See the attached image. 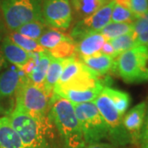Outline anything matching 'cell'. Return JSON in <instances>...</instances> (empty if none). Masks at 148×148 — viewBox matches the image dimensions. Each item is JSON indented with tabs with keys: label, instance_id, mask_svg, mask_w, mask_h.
<instances>
[{
	"label": "cell",
	"instance_id": "1",
	"mask_svg": "<svg viewBox=\"0 0 148 148\" xmlns=\"http://www.w3.org/2000/svg\"><path fill=\"white\" fill-rule=\"evenodd\" d=\"M50 102L49 116L64 142V148L82 147L84 137L73 104L56 95H52Z\"/></svg>",
	"mask_w": 148,
	"mask_h": 148
},
{
	"label": "cell",
	"instance_id": "2",
	"mask_svg": "<svg viewBox=\"0 0 148 148\" xmlns=\"http://www.w3.org/2000/svg\"><path fill=\"white\" fill-rule=\"evenodd\" d=\"M127 83L148 81V49L147 45H138L115 58L114 71Z\"/></svg>",
	"mask_w": 148,
	"mask_h": 148
},
{
	"label": "cell",
	"instance_id": "3",
	"mask_svg": "<svg viewBox=\"0 0 148 148\" xmlns=\"http://www.w3.org/2000/svg\"><path fill=\"white\" fill-rule=\"evenodd\" d=\"M43 0H0V10L6 27L15 32L21 26L43 21Z\"/></svg>",
	"mask_w": 148,
	"mask_h": 148
},
{
	"label": "cell",
	"instance_id": "4",
	"mask_svg": "<svg viewBox=\"0 0 148 148\" xmlns=\"http://www.w3.org/2000/svg\"><path fill=\"white\" fill-rule=\"evenodd\" d=\"M50 101L51 97L42 88L32 84L26 75L21 77L16 102L19 103L32 118L38 121L49 119Z\"/></svg>",
	"mask_w": 148,
	"mask_h": 148
},
{
	"label": "cell",
	"instance_id": "5",
	"mask_svg": "<svg viewBox=\"0 0 148 148\" xmlns=\"http://www.w3.org/2000/svg\"><path fill=\"white\" fill-rule=\"evenodd\" d=\"M84 137L85 144L100 143L109 138V128L95 102L73 105Z\"/></svg>",
	"mask_w": 148,
	"mask_h": 148
},
{
	"label": "cell",
	"instance_id": "6",
	"mask_svg": "<svg viewBox=\"0 0 148 148\" xmlns=\"http://www.w3.org/2000/svg\"><path fill=\"white\" fill-rule=\"evenodd\" d=\"M94 102L109 128L108 140L110 143L118 147L131 143V139L123 125V116L118 112L104 89Z\"/></svg>",
	"mask_w": 148,
	"mask_h": 148
},
{
	"label": "cell",
	"instance_id": "7",
	"mask_svg": "<svg viewBox=\"0 0 148 148\" xmlns=\"http://www.w3.org/2000/svg\"><path fill=\"white\" fill-rule=\"evenodd\" d=\"M43 21L56 30L69 29L73 21L70 0H43Z\"/></svg>",
	"mask_w": 148,
	"mask_h": 148
},
{
	"label": "cell",
	"instance_id": "8",
	"mask_svg": "<svg viewBox=\"0 0 148 148\" xmlns=\"http://www.w3.org/2000/svg\"><path fill=\"white\" fill-rule=\"evenodd\" d=\"M115 5L114 0L95 12L92 15L78 21L73 28L70 36L77 43L85 36L99 32L111 21V15Z\"/></svg>",
	"mask_w": 148,
	"mask_h": 148
},
{
	"label": "cell",
	"instance_id": "9",
	"mask_svg": "<svg viewBox=\"0 0 148 148\" xmlns=\"http://www.w3.org/2000/svg\"><path fill=\"white\" fill-rule=\"evenodd\" d=\"M21 75L13 69L0 74V117L9 116L16 106Z\"/></svg>",
	"mask_w": 148,
	"mask_h": 148
},
{
	"label": "cell",
	"instance_id": "10",
	"mask_svg": "<svg viewBox=\"0 0 148 148\" xmlns=\"http://www.w3.org/2000/svg\"><path fill=\"white\" fill-rule=\"evenodd\" d=\"M147 113V102L143 101L132 107L123 117V125L131 139V143L138 144Z\"/></svg>",
	"mask_w": 148,
	"mask_h": 148
},
{
	"label": "cell",
	"instance_id": "11",
	"mask_svg": "<svg viewBox=\"0 0 148 148\" xmlns=\"http://www.w3.org/2000/svg\"><path fill=\"white\" fill-rule=\"evenodd\" d=\"M106 39L99 32L90 33L81 38L76 43V54L77 59L88 58L100 53Z\"/></svg>",
	"mask_w": 148,
	"mask_h": 148
},
{
	"label": "cell",
	"instance_id": "12",
	"mask_svg": "<svg viewBox=\"0 0 148 148\" xmlns=\"http://www.w3.org/2000/svg\"><path fill=\"white\" fill-rule=\"evenodd\" d=\"M6 60L14 64L17 69L21 70L31 60V53H28L23 49L13 43L9 37L6 36L2 40L0 45Z\"/></svg>",
	"mask_w": 148,
	"mask_h": 148
},
{
	"label": "cell",
	"instance_id": "13",
	"mask_svg": "<svg viewBox=\"0 0 148 148\" xmlns=\"http://www.w3.org/2000/svg\"><path fill=\"white\" fill-rule=\"evenodd\" d=\"M79 60L94 72L98 77H104L109 73L114 71L115 58L110 56L98 53L95 56L82 58Z\"/></svg>",
	"mask_w": 148,
	"mask_h": 148
},
{
	"label": "cell",
	"instance_id": "14",
	"mask_svg": "<svg viewBox=\"0 0 148 148\" xmlns=\"http://www.w3.org/2000/svg\"><path fill=\"white\" fill-rule=\"evenodd\" d=\"M112 1L114 0H70V3L75 17L81 21L92 15Z\"/></svg>",
	"mask_w": 148,
	"mask_h": 148
},
{
	"label": "cell",
	"instance_id": "15",
	"mask_svg": "<svg viewBox=\"0 0 148 148\" xmlns=\"http://www.w3.org/2000/svg\"><path fill=\"white\" fill-rule=\"evenodd\" d=\"M0 148H25L8 116L0 117Z\"/></svg>",
	"mask_w": 148,
	"mask_h": 148
},
{
	"label": "cell",
	"instance_id": "16",
	"mask_svg": "<svg viewBox=\"0 0 148 148\" xmlns=\"http://www.w3.org/2000/svg\"><path fill=\"white\" fill-rule=\"evenodd\" d=\"M68 58H53L51 61L43 85V90L49 97H52L53 95L54 87L59 81L62 72L67 64Z\"/></svg>",
	"mask_w": 148,
	"mask_h": 148
},
{
	"label": "cell",
	"instance_id": "17",
	"mask_svg": "<svg viewBox=\"0 0 148 148\" xmlns=\"http://www.w3.org/2000/svg\"><path fill=\"white\" fill-rule=\"evenodd\" d=\"M53 58V56L49 53L48 50H45L40 53L39 60L36 67L32 70V73L27 76L32 84L43 89V85L45 80L48 69L51 64Z\"/></svg>",
	"mask_w": 148,
	"mask_h": 148
},
{
	"label": "cell",
	"instance_id": "18",
	"mask_svg": "<svg viewBox=\"0 0 148 148\" xmlns=\"http://www.w3.org/2000/svg\"><path fill=\"white\" fill-rule=\"evenodd\" d=\"M71 39L72 37L70 36L64 34L61 31L50 28V29H47L44 32L42 36L39 38L37 41L39 45L45 50L51 51L56 47H58L60 44L69 40Z\"/></svg>",
	"mask_w": 148,
	"mask_h": 148
},
{
	"label": "cell",
	"instance_id": "19",
	"mask_svg": "<svg viewBox=\"0 0 148 148\" xmlns=\"http://www.w3.org/2000/svg\"><path fill=\"white\" fill-rule=\"evenodd\" d=\"M104 90L110 98L118 112L123 116L131 103V97L129 94L123 90L111 88L110 86L105 87Z\"/></svg>",
	"mask_w": 148,
	"mask_h": 148
},
{
	"label": "cell",
	"instance_id": "20",
	"mask_svg": "<svg viewBox=\"0 0 148 148\" xmlns=\"http://www.w3.org/2000/svg\"><path fill=\"white\" fill-rule=\"evenodd\" d=\"M133 30V23H119L110 21L99 33L106 38V40H111L117 37L131 33Z\"/></svg>",
	"mask_w": 148,
	"mask_h": 148
},
{
	"label": "cell",
	"instance_id": "21",
	"mask_svg": "<svg viewBox=\"0 0 148 148\" xmlns=\"http://www.w3.org/2000/svg\"><path fill=\"white\" fill-rule=\"evenodd\" d=\"M8 36L12 42L28 53H40L45 50L39 45L37 40L24 36L16 32H12L9 35H8Z\"/></svg>",
	"mask_w": 148,
	"mask_h": 148
},
{
	"label": "cell",
	"instance_id": "22",
	"mask_svg": "<svg viewBox=\"0 0 148 148\" xmlns=\"http://www.w3.org/2000/svg\"><path fill=\"white\" fill-rule=\"evenodd\" d=\"M47 29L48 26L44 21H35L21 26L15 32L30 39L38 40Z\"/></svg>",
	"mask_w": 148,
	"mask_h": 148
},
{
	"label": "cell",
	"instance_id": "23",
	"mask_svg": "<svg viewBox=\"0 0 148 148\" xmlns=\"http://www.w3.org/2000/svg\"><path fill=\"white\" fill-rule=\"evenodd\" d=\"M136 40H137V36L134 34V32H132L121 36L117 37L115 39H113L109 41L111 43L112 46L114 49V51L118 57L121 53L127 51L128 49L135 46H138Z\"/></svg>",
	"mask_w": 148,
	"mask_h": 148
},
{
	"label": "cell",
	"instance_id": "24",
	"mask_svg": "<svg viewBox=\"0 0 148 148\" xmlns=\"http://www.w3.org/2000/svg\"><path fill=\"white\" fill-rule=\"evenodd\" d=\"M138 19L132 12L127 8H124L121 6L115 5L111 15L112 22H119V23H134V21Z\"/></svg>",
	"mask_w": 148,
	"mask_h": 148
},
{
	"label": "cell",
	"instance_id": "25",
	"mask_svg": "<svg viewBox=\"0 0 148 148\" xmlns=\"http://www.w3.org/2000/svg\"><path fill=\"white\" fill-rule=\"evenodd\" d=\"M130 10L138 18L148 12V0H130Z\"/></svg>",
	"mask_w": 148,
	"mask_h": 148
},
{
	"label": "cell",
	"instance_id": "26",
	"mask_svg": "<svg viewBox=\"0 0 148 148\" xmlns=\"http://www.w3.org/2000/svg\"><path fill=\"white\" fill-rule=\"evenodd\" d=\"M138 145L140 148H148V101L147 103V113L144 124L141 131Z\"/></svg>",
	"mask_w": 148,
	"mask_h": 148
},
{
	"label": "cell",
	"instance_id": "27",
	"mask_svg": "<svg viewBox=\"0 0 148 148\" xmlns=\"http://www.w3.org/2000/svg\"><path fill=\"white\" fill-rule=\"evenodd\" d=\"M100 53L104 54V55H107V56H110V57L114 58H117V55L115 51H114V49L112 46L111 43L109 40H106V42H105L104 45L101 48Z\"/></svg>",
	"mask_w": 148,
	"mask_h": 148
},
{
	"label": "cell",
	"instance_id": "28",
	"mask_svg": "<svg viewBox=\"0 0 148 148\" xmlns=\"http://www.w3.org/2000/svg\"><path fill=\"white\" fill-rule=\"evenodd\" d=\"M82 148H121L110 143H95L90 144H85Z\"/></svg>",
	"mask_w": 148,
	"mask_h": 148
},
{
	"label": "cell",
	"instance_id": "29",
	"mask_svg": "<svg viewBox=\"0 0 148 148\" xmlns=\"http://www.w3.org/2000/svg\"><path fill=\"white\" fill-rule=\"evenodd\" d=\"M137 45H148V29L145 30L141 34L137 36Z\"/></svg>",
	"mask_w": 148,
	"mask_h": 148
},
{
	"label": "cell",
	"instance_id": "30",
	"mask_svg": "<svg viewBox=\"0 0 148 148\" xmlns=\"http://www.w3.org/2000/svg\"><path fill=\"white\" fill-rule=\"evenodd\" d=\"M7 32L6 29V25L4 20H3V16L2 14V12L0 10V40H3V38L6 36L5 34Z\"/></svg>",
	"mask_w": 148,
	"mask_h": 148
},
{
	"label": "cell",
	"instance_id": "31",
	"mask_svg": "<svg viewBox=\"0 0 148 148\" xmlns=\"http://www.w3.org/2000/svg\"><path fill=\"white\" fill-rule=\"evenodd\" d=\"M114 2L117 5L121 6L124 8H127L128 10H130V7H131L130 0H114Z\"/></svg>",
	"mask_w": 148,
	"mask_h": 148
},
{
	"label": "cell",
	"instance_id": "32",
	"mask_svg": "<svg viewBox=\"0 0 148 148\" xmlns=\"http://www.w3.org/2000/svg\"><path fill=\"white\" fill-rule=\"evenodd\" d=\"M7 66V63H6V58H4V55L3 53V51L0 47V72L3 70V69L6 68Z\"/></svg>",
	"mask_w": 148,
	"mask_h": 148
},
{
	"label": "cell",
	"instance_id": "33",
	"mask_svg": "<svg viewBox=\"0 0 148 148\" xmlns=\"http://www.w3.org/2000/svg\"><path fill=\"white\" fill-rule=\"evenodd\" d=\"M147 49H148V45H147Z\"/></svg>",
	"mask_w": 148,
	"mask_h": 148
}]
</instances>
